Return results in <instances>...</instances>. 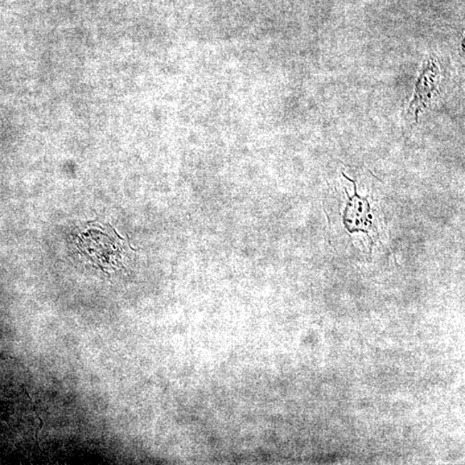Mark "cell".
Returning <instances> with one entry per match:
<instances>
[{
	"label": "cell",
	"instance_id": "1",
	"mask_svg": "<svg viewBox=\"0 0 465 465\" xmlns=\"http://www.w3.org/2000/svg\"><path fill=\"white\" fill-rule=\"evenodd\" d=\"M82 254L101 266H115L125 254V244L115 232L90 229L84 232L78 241Z\"/></svg>",
	"mask_w": 465,
	"mask_h": 465
},
{
	"label": "cell",
	"instance_id": "2",
	"mask_svg": "<svg viewBox=\"0 0 465 465\" xmlns=\"http://www.w3.org/2000/svg\"><path fill=\"white\" fill-rule=\"evenodd\" d=\"M345 176V175H344ZM345 178L348 177L345 176ZM355 184V195L352 197L345 191L349 197V203L345 209L344 224L350 233L364 232L368 234L372 231V221L370 219V207L367 199L357 195V187L355 181L349 179Z\"/></svg>",
	"mask_w": 465,
	"mask_h": 465
}]
</instances>
